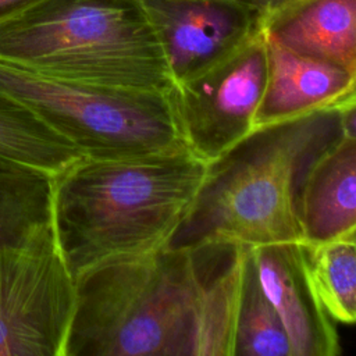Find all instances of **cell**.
<instances>
[{"instance_id": "8fae6325", "label": "cell", "mask_w": 356, "mask_h": 356, "mask_svg": "<svg viewBox=\"0 0 356 356\" xmlns=\"http://www.w3.org/2000/svg\"><path fill=\"white\" fill-rule=\"evenodd\" d=\"M302 241L356 231V136L341 134L310 165L299 193Z\"/></svg>"}, {"instance_id": "9a60e30c", "label": "cell", "mask_w": 356, "mask_h": 356, "mask_svg": "<svg viewBox=\"0 0 356 356\" xmlns=\"http://www.w3.org/2000/svg\"><path fill=\"white\" fill-rule=\"evenodd\" d=\"M313 289L328 316L341 324L356 320V231L328 241H300Z\"/></svg>"}, {"instance_id": "7a4b0ae2", "label": "cell", "mask_w": 356, "mask_h": 356, "mask_svg": "<svg viewBox=\"0 0 356 356\" xmlns=\"http://www.w3.org/2000/svg\"><path fill=\"white\" fill-rule=\"evenodd\" d=\"M349 104L256 128L207 163L202 185L167 246L195 250L300 242L302 182L313 161L342 134V111Z\"/></svg>"}, {"instance_id": "8992f818", "label": "cell", "mask_w": 356, "mask_h": 356, "mask_svg": "<svg viewBox=\"0 0 356 356\" xmlns=\"http://www.w3.org/2000/svg\"><path fill=\"white\" fill-rule=\"evenodd\" d=\"M75 280L49 228L0 248V356H64Z\"/></svg>"}, {"instance_id": "ac0fdd59", "label": "cell", "mask_w": 356, "mask_h": 356, "mask_svg": "<svg viewBox=\"0 0 356 356\" xmlns=\"http://www.w3.org/2000/svg\"><path fill=\"white\" fill-rule=\"evenodd\" d=\"M264 22L270 15L298 0H246Z\"/></svg>"}, {"instance_id": "5bb4252c", "label": "cell", "mask_w": 356, "mask_h": 356, "mask_svg": "<svg viewBox=\"0 0 356 356\" xmlns=\"http://www.w3.org/2000/svg\"><path fill=\"white\" fill-rule=\"evenodd\" d=\"M82 153L24 104L0 95V170L56 175Z\"/></svg>"}, {"instance_id": "30bf717a", "label": "cell", "mask_w": 356, "mask_h": 356, "mask_svg": "<svg viewBox=\"0 0 356 356\" xmlns=\"http://www.w3.org/2000/svg\"><path fill=\"white\" fill-rule=\"evenodd\" d=\"M267 72L254 129L355 103L356 72L300 56L266 38Z\"/></svg>"}, {"instance_id": "ba28073f", "label": "cell", "mask_w": 356, "mask_h": 356, "mask_svg": "<svg viewBox=\"0 0 356 356\" xmlns=\"http://www.w3.org/2000/svg\"><path fill=\"white\" fill-rule=\"evenodd\" d=\"M172 82L224 60L263 31L246 0H140Z\"/></svg>"}, {"instance_id": "4fadbf2b", "label": "cell", "mask_w": 356, "mask_h": 356, "mask_svg": "<svg viewBox=\"0 0 356 356\" xmlns=\"http://www.w3.org/2000/svg\"><path fill=\"white\" fill-rule=\"evenodd\" d=\"M246 252L245 245H227L224 260L213 268L210 278H204L199 268L202 284L195 312L192 356H234Z\"/></svg>"}, {"instance_id": "2e32d148", "label": "cell", "mask_w": 356, "mask_h": 356, "mask_svg": "<svg viewBox=\"0 0 356 356\" xmlns=\"http://www.w3.org/2000/svg\"><path fill=\"white\" fill-rule=\"evenodd\" d=\"M51 228V177L0 170V248L22 246Z\"/></svg>"}, {"instance_id": "5b68a950", "label": "cell", "mask_w": 356, "mask_h": 356, "mask_svg": "<svg viewBox=\"0 0 356 356\" xmlns=\"http://www.w3.org/2000/svg\"><path fill=\"white\" fill-rule=\"evenodd\" d=\"M0 95L33 111L93 159L184 146L168 93L57 79L0 61Z\"/></svg>"}, {"instance_id": "d6986e66", "label": "cell", "mask_w": 356, "mask_h": 356, "mask_svg": "<svg viewBox=\"0 0 356 356\" xmlns=\"http://www.w3.org/2000/svg\"><path fill=\"white\" fill-rule=\"evenodd\" d=\"M40 0H0V19L18 13Z\"/></svg>"}, {"instance_id": "3957f363", "label": "cell", "mask_w": 356, "mask_h": 356, "mask_svg": "<svg viewBox=\"0 0 356 356\" xmlns=\"http://www.w3.org/2000/svg\"><path fill=\"white\" fill-rule=\"evenodd\" d=\"M195 250L114 257L75 278L64 356H192L200 293Z\"/></svg>"}, {"instance_id": "277c9868", "label": "cell", "mask_w": 356, "mask_h": 356, "mask_svg": "<svg viewBox=\"0 0 356 356\" xmlns=\"http://www.w3.org/2000/svg\"><path fill=\"white\" fill-rule=\"evenodd\" d=\"M0 61L92 85H174L140 0H40L0 19Z\"/></svg>"}, {"instance_id": "9c48e42d", "label": "cell", "mask_w": 356, "mask_h": 356, "mask_svg": "<svg viewBox=\"0 0 356 356\" xmlns=\"http://www.w3.org/2000/svg\"><path fill=\"white\" fill-rule=\"evenodd\" d=\"M250 249L261 286L289 339L292 356H338L341 343L335 321L313 289L299 242Z\"/></svg>"}, {"instance_id": "7c38bea8", "label": "cell", "mask_w": 356, "mask_h": 356, "mask_svg": "<svg viewBox=\"0 0 356 356\" xmlns=\"http://www.w3.org/2000/svg\"><path fill=\"white\" fill-rule=\"evenodd\" d=\"M264 36L300 56L356 72V0H298L263 22Z\"/></svg>"}, {"instance_id": "e0dca14e", "label": "cell", "mask_w": 356, "mask_h": 356, "mask_svg": "<svg viewBox=\"0 0 356 356\" xmlns=\"http://www.w3.org/2000/svg\"><path fill=\"white\" fill-rule=\"evenodd\" d=\"M234 356H292L281 318L259 280L250 246L243 266Z\"/></svg>"}, {"instance_id": "52a82bcc", "label": "cell", "mask_w": 356, "mask_h": 356, "mask_svg": "<svg viewBox=\"0 0 356 356\" xmlns=\"http://www.w3.org/2000/svg\"><path fill=\"white\" fill-rule=\"evenodd\" d=\"M267 72L263 31L207 70L172 85L168 99L184 143L210 163L254 131Z\"/></svg>"}, {"instance_id": "6da1fadb", "label": "cell", "mask_w": 356, "mask_h": 356, "mask_svg": "<svg viewBox=\"0 0 356 356\" xmlns=\"http://www.w3.org/2000/svg\"><path fill=\"white\" fill-rule=\"evenodd\" d=\"M207 163L186 145L118 159L82 156L51 177V229L74 280L114 257L165 246Z\"/></svg>"}]
</instances>
